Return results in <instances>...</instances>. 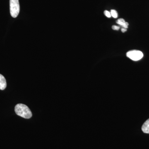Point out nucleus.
<instances>
[{
	"label": "nucleus",
	"instance_id": "f257e3e1",
	"mask_svg": "<svg viewBox=\"0 0 149 149\" xmlns=\"http://www.w3.org/2000/svg\"><path fill=\"white\" fill-rule=\"evenodd\" d=\"M15 111L17 115L29 119L32 116V113L28 107L23 104H19L16 105Z\"/></svg>",
	"mask_w": 149,
	"mask_h": 149
},
{
	"label": "nucleus",
	"instance_id": "0eeeda50",
	"mask_svg": "<svg viewBox=\"0 0 149 149\" xmlns=\"http://www.w3.org/2000/svg\"><path fill=\"white\" fill-rule=\"evenodd\" d=\"M111 16H112L113 18H116L118 17V13L117 11L115 10H111Z\"/></svg>",
	"mask_w": 149,
	"mask_h": 149
},
{
	"label": "nucleus",
	"instance_id": "423d86ee",
	"mask_svg": "<svg viewBox=\"0 0 149 149\" xmlns=\"http://www.w3.org/2000/svg\"><path fill=\"white\" fill-rule=\"evenodd\" d=\"M142 130L143 133L149 134V119L144 123L142 127Z\"/></svg>",
	"mask_w": 149,
	"mask_h": 149
},
{
	"label": "nucleus",
	"instance_id": "6e6552de",
	"mask_svg": "<svg viewBox=\"0 0 149 149\" xmlns=\"http://www.w3.org/2000/svg\"><path fill=\"white\" fill-rule=\"evenodd\" d=\"M104 14L106 16L109 17V18L111 17V14L110 12H109L108 11V10H105L104 11Z\"/></svg>",
	"mask_w": 149,
	"mask_h": 149
},
{
	"label": "nucleus",
	"instance_id": "39448f33",
	"mask_svg": "<svg viewBox=\"0 0 149 149\" xmlns=\"http://www.w3.org/2000/svg\"><path fill=\"white\" fill-rule=\"evenodd\" d=\"M116 23L120 26H122L123 28H126V29L128 28V26L129 25L128 22H126L123 18H120L118 19L116 21Z\"/></svg>",
	"mask_w": 149,
	"mask_h": 149
},
{
	"label": "nucleus",
	"instance_id": "1a4fd4ad",
	"mask_svg": "<svg viewBox=\"0 0 149 149\" xmlns=\"http://www.w3.org/2000/svg\"><path fill=\"white\" fill-rule=\"evenodd\" d=\"M120 28L119 26H116V25H113V26H112V28L113 30H118V29H120Z\"/></svg>",
	"mask_w": 149,
	"mask_h": 149
},
{
	"label": "nucleus",
	"instance_id": "7ed1b4c3",
	"mask_svg": "<svg viewBox=\"0 0 149 149\" xmlns=\"http://www.w3.org/2000/svg\"><path fill=\"white\" fill-rule=\"evenodd\" d=\"M126 56L132 60L138 61L143 58V54L141 51L134 50L128 52L126 53Z\"/></svg>",
	"mask_w": 149,
	"mask_h": 149
},
{
	"label": "nucleus",
	"instance_id": "20e7f679",
	"mask_svg": "<svg viewBox=\"0 0 149 149\" xmlns=\"http://www.w3.org/2000/svg\"><path fill=\"white\" fill-rule=\"evenodd\" d=\"M6 86L7 83L5 78L3 75L0 74V90H5Z\"/></svg>",
	"mask_w": 149,
	"mask_h": 149
},
{
	"label": "nucleus",
	"instance_id": "f03ea898",
	"mask_svg": "<svg viewBox=\"0 0 149 149\" xmlns=\"http://www.w3.org/2000/svg\"><path fill=\"white\" fill-rule=\"evenodd\" d=\"M10 15L12 17L15 18L18 16L20 10L19 0H10Z\"/></svg>",
	"mask_w": 149,
	"mask_h": 149
},
{
	"label": "nucleus",
	"instance_id": "9d476101",
	"mask_svg": "<svg viewBox=\"0 0 149 149\" xmlns=\"http://www.w3.org/2000/svg\"><path fill=\"white\" fill-rule=\"evenodd\" d=\"M121 32H125L127 31V29L126 28H122L121 29Z\"/></svg>",
	"mask_w": 149,
	"mask_h": 149
}]
</instances>
